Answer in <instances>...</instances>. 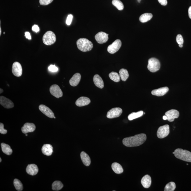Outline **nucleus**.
Here are the masks:
<instances>
[{"mask_svg": "<svg viewBox=\"0 0 191 191\" xmlns=\"http://www.w3.org/2000/svg\"><path fill=\"white\" fill-rule=\"evenodd\" d=\"M188 14L189 17L191 19V6L189 8Z\"/></svg>", "mask_w": 191, "mask_h": 191, "instance_id": "79ce46f5", "label": "nucleus"}, {"mask_svg": "<svg viewBox=\"0 0 191 191\" xmlns=\"http://www.w3.org/2000/svg\"><path fill=\"white\" fill-rule=\"evenodd\" d=\"M138 2H140V1L141 0H138Z\"/></svg>", "mask_w": 191, "mask_h": 191, "instance_id": "09e8293b", "label": "nucleus"}, {"mask_svg": "<svg viewBox=\"0 0 191 191\" xmlns=\"http://www.w3.org/2000/svg\"><path fill=\"white\" fill-rule=\"evenodd\" d=\"M176 41L179 45H183L184 43L183 38L181 34H178L176 37Z\"/></svg>", "mask_w": 191, "mask_h": 191, "instance_id": "72a5a7b5", "label": "nucleus"}, {"mask_svg": "<svg viewBox=\"0 0 191 191\" xmlns=\"http://www.w3.org/2000/svg\"><path fill=\"white\" fill-rule=\"evenodd\" d=\"M146 139V135L144 133H141L134 136L124 138L123 140V143L124 146L127 147H135L142 144Z\"/></svg>", "mask_w": 191, "mask_h": 191, "instance_id": "f257e3e1", "label": "nucleus"}, {"mask_svg": "<svg viewBox=\"0 0 191 191\" xmlns=\"http://www.w3.org/2000/svg\"><path fill=\"white\" fill-rule=\"evenodd\" d=\"M179 47H183V45H179Z\"/></svg>", "mask_w": 191, "mask_h": 191, "instance_id": "a18cd8bd", "label": "nucleus"}, {"mask_svg": "<svg viewBox=\"0 0 191 191\" xmlns=\"http://www.w3.org/2000/svg\"><path fill=\"white\" fill-rule=\"evenodd\" d=\"M169 89L167 87H162V88L154 90L151 91L153 95L157 96H162L165 95L168 92Z\"/></svg>", "mask_w": 191, "mask_h": 191, "instance_id": "f3484780", "label": "nucleus"}, {"mask_svg": "<svg viewBox=\"0 0 191 191\" xmlns=\"http://www.w3.org/2000/svg\"><path fill=\"white\" fill-rule=\"evenodd\" d=\"M80 157L83 163L86 166H88L91 164V159L88 155L84 151L80 154Z\"/></svg>", "mask_w": 191, "mask_h": 191, "instance_id": "5701e85b", "label": "nucleus"}, {"mask_svg": "<svg viewBox=\"0 0 191 191\" xmlns=\"http://www.w3.org/2000/svg\"><path fill=\"white\" fill-rule=\"evenodd\" d=\"M53 0H39V3L41 5L47 6L50 4Z\"/></svg>", "mask_w": 191, "mask_h": 191, "instance_id": "f704fd0d", "label": "nucleus"}, {"mask_svg": "<svg viewBox=\"0 0 191 191\" xmlns=\"http://www.w3.org/2000/svg\"><path fill=\"white\" fill-rule=\"evenodd\" d=\"M147 68L150 71L153 73L157 72L160 69V62L157 59L155 58L150 59L148 61Z\"/></svg>", "mask_w": 191, "mask_h": 191, "instance_id": "39448f33", "label": "nucleus"}, {"mask_svg": "<svg viewBox=\"0 0 191 191\" xmlns=\"http://www.w3.org/2000/svg\"><path fill=\"white\" fill-rule=\"evenodd\" d=\"M122 112V109L121 108L118 107L113 108L108 112L107 117L109 119L118 118L121 116Z\"/></svg>", "mask_w": 191, "mask_h": 191, "instance_id": "6e6552de", "label": "nucleus"}, {"mask_svg": "<svg viewBox=\"0 0 191 191\" xmlns=\"http://www.w3.org/2000/svg\"><path fill=\"white\" fill-rule=\"evenodd\" d=\"M50 91L51 94L57 98H59L63 96L62 91L57 85H52L50 88Z\"/></svg>", "mask_w": 191, "mask_h": 191, "instance_id": "1a4fd4ad", "label": "nucleus"}, {"mask_svg": "<svg viewBox=\"0 0 191 191\" xmlns=\"http://www.w3.org/2000/svg\"><path fill=\"white\" fill-rule=\"evenodd\" d=\"M26 136H28V135L27 134V133H26Z\"/></svg>", "mask_w": 191, "mask_h": 191, "instance_id": "8fccbe9b", "label": "nucleus"}, {"mask_svg": "<svg viewBox=\"0 0 191 191\" xmlns=\"http://www.w3.org/2000/svg\"><path fill=\"white\" fill-rule=\"evenodd\" d=\"M112 3L119 10H122L124 8L123 3L120 0H113Z\"/></svg>", "mask_w": 191, "mask_h": 191, "instance_id": "7c9ffc66", "label": "nucleus"}, {"mask_svg": "<svg viewBox=\"0 0 191 191\" xmlns=\"http://www.w3.org/2000/svg\"><path fill=\"white\" fill-rule=\"evenodd\" d=\"M167 117L168 121L169 122L174 121V119L179 117V112L175 109H171L168 111L165 114Z\"/></svg>", "mask_w": 191, "mask_h": 191, "instance_id": "f8f14e48", "label": "nucleus"}, {"mask_svg": "<svg viewBox=\"0 0 191 191\" xmlns=\"http://www.w3.org/2000/svg\"><path fill=\"white\" fill-rule=\"evenodd\" d=\"M7 132V130L4 128V124L2 123H0V133L1 134H6Z\"/></svg>", "mask_w": 191, "mask_h": 191, "instance_id": "e433bc0d", "label": "nucleus"}, {"mask_svg": "<svg viewBox=\"0 0 191 191\" xmlns=\"http://www.w3.org/2000/svg\"><path fill=\"white\" fill-rule=\"evenodd\" d=\"M43 41L44 44L46 45H52L56 42L55 34L52 31H47L43 36Z\"/></svg>", "mask_w": 191, "mask_h": 191, "instance_id": "20e7f679", "label": "nucleus"}, {"mask_svg": "<svg viewBox=\"0 0 191 191\" xmlns=\"http://www.w3.org/2000/svg\"><path fill=\"white\" fill-rule=\"evenodd\" d=\"M143 114L144 112L143 111H140L136 113H131L128 116V119L130 121H132L140 117L143 116Z\"/></svg>", "mask_w": 191, "mask_h": 191, "instance_id": "bb28decb", "label": "nucleus"}, {"mask_svg": "<svg viewBox=\"0 0 191 191\" xmlns=\"http://www.w3.org/2000/svg\"><path fill=\"white\" fill-rule=\"evenodd\" d=\"M1 149L3 152L7 155H10L13 153L12 149L11 148V147L8 144H6L4 143H1Z\"/></svg>", "mask_w": 191, "mask_h": 191, "instance_id": "393cba45", "label": "nucleus"}, {"mask_svg": "<svg viewBox=\"0 0 191 191\" xmlns=\"http://www.w3.org/2000/svg\"><path fill=\"white\" fill-rule=\"evenodd\" d=\"M49 70L52 72H57L58 71V68L54 65H51L48 68Z\"/></svg>", "mask_w": 191, "mask_h": 191, "instance_id": "c9c22d12", "label": "nucleus"}, {"mask_svg": "<svg viewBox=\"0 0 191 191\" xmlns=\"http://www.w3.org/2000/svg\"><path fill=\"white\" fill-rule=\"evenodd\" d=\"M54 118L55 119V118H56V117H55V116H54Z\"/></svg>", "mask_w": 191, "mask_h": 191, "instance_id": "3c124183", "label": "nucleus"}, {"mask_svg": "<svg viewBox=\"0 0 191 191\" xmlns=\"http://www.w3.org/2000/svg\"><path fill=\"white\" fill-rule=\"evenodd\" d=\"M26 172L28 174L34 176L38 174L39 171L37 165L34 164H29L26 169Z\"/></svg>", "mask_w": 191, "mask_h": 191, "instance_id": "dca6fc26", "label": "nucleus"}, {"mask_svg": "<svg viewBox=\"0 0 191 191\" xmlns=\"http://www.w3.org/2000/svg\"><path fill=\"white\" fill-rule=\"evenodd\" d=\"M119 75L122 80L126 81L129 77L128 71L125 69H121L119 71Z\"/></svg>", "mask_w": 191, "mask_h": 191, "instance_id": "cd10ccee", "label": "nucleus"}, {"mask_svg": "<svg viewBox=\"0 0 191 191\" xmlns=\"http://www.w3.org/2000/svg\"><path fill=\"white\" fill-rule=\"evenodd\" d=\"M77 45L79 50L83 52H89L93 47V43L85 38L79 39L77 41Z\"/></svg>", "mask_w": 191, "mask_h": 191, "instance_id": "f03ea898", "label": "nucleus"}, {"mask_svg": "<svg viewBox=\"0 0 191 191\" xmlns=\"http://www.w3.org/2000/svg\"><path fill=\"white\" fill-rule=\"evenodd\" d=\"M95 38L98 43L102 44L107 42L108 39V34L101 32L97 34L95 36Z\"/></svg>", "mask_w": 191, "mask_h": 191, "instance_id": "9b49d317", "label": "nucleus"}, {"mask_svg": "<svg viewBox=\"0 0 191 191\" xmlns=\"http://www.w3.org/2000/svg\"><path fill=\"white\" fill-rule=\"evenodd\" d=\"M1 160H1V158H0V162H1Z\"/></svg>", "mask_w": 191, "mask_h": 191, "instance_id": "de8ad7c7", "label": "nucleus"}, {"mask_svg": "<svg viewBox=\"0 0 191 191\" xmlns=\"http://www.w3.org/2000/svg\"><path fill=\"white\" fill-rule=\"evenodd\" d=\"M169 132V126L168 125L160 127L157 131V137L160 139L165 138L168 135Z\"/></svg>", "mask_w": 191, "mask_h": 191, "instance_id": "423d86ee", "label": "nucleus"}, {"mask_svg": "<svg viewBox=\"0 0 191 191\" xmlns=\"http://www.w3.org/2000/svg\"><path fill=\"white\" fill-rule=\"evenodd\" d=\"M94 83L96 86L100 89H102L104 86V82L101 77L99 75H96L93 78Z\"/></svg>", "mask_w": 191, "mask_h": 191, "instance_id": "4be33fe9", "label": "nucleus"}, {"mask_svg": "<svg viewBox=\"0 0 191 191\" xmlns=\"http://www.w3.org/2000/svg\"><path fill=\"white\" fill-rule=\"evenodd\" d=\"M73 16L72 15H68V17H67L66 21V23L67 25H70L72 22V19H73Z\"/></svg>", "mask_w": 191, "mask_h": 191, "instance_id": "4c0bfd02", "label": "nucleus"}, {"mask_svg": "<svg viewBox=\"0 0 191 191\" xmlns=\"http://www.w3.org/2000/svg\"><path fill=\"white\" fill-rule=\"evenodd\" d=\"M153 16V15L151 13H145L140 16L139 21L142 23L146 22L150 20Z\"/></svg>", "mask_w": 191, "mask_h": 191, "instance_id": "a878e982", "label": "nucleus"}, {"mask_svg": "<svg viewBox=\"0 0 191 191\" xmlns=\"http://www.w3.org/2000/svg\"><path fill=\"white\" fill-rule=\"evenodd\" d=\"M12 71L13 75L16 77L21 76L22 73V69L20 63L19 62H15L13 65Z\"/></svg>", "mask_w": 191, "mask_h": 191, "instance_id": "9d476101", "label": "nucleus"}, {"mask_svg": "<svg viewBox=\"0 0 191 191\" xmlns=\"http://www.w3.org/2000/svg\"><path fill=\"white\" fill-rule=\"evenodd\" d=\"M176 188V185L175 183L170 182L166 184L165 188V191H174Z\"/></svg>", "mask_w": 191, "mask_h": 191, "instance_id": "2f4dec72", "label": "nucleus"}, {"mask_svg": "<svg viewBox=\"0 0 191 191\" xmlns=\"http://www.w3.org/2000/svg\"><path fill=\"white\" fill-rule=\"evenodd\" d=\"M42 151L43 153L45 155L50 156L53 152V147L50 144H44L42 148Z\"/></svg>", "mask_w": 191, "mask_h": 191, "instance_id": "aec40b11", "label": "nucleus"}, {"mask_svg": "<svg viewBox=\"0 0 191 191\" xmlns=\"http://www.w3.org/2000/svg\"><path fill=\"white\" fill-rule=\"evenodd\" d=\"M173 154L177 159L186 162H191V152L190 151L178 148L176 149Z\"/></svg>", "mask_w": 191, "mask_h": 191, "instance_id": "7ed1b4c3", "label": "nucleus"}, {"mask_svg": "<svg viewBox=\"0 0 191 191\" xmlns=\"http://www.w3.org/2000/svg\"><path fill=\"white\" fill-rule=\"evenodd\" d=\"M32 30L34 32L36 33L39 32V28L38 26L36 25V24H34V25L32 26Z\"/></svg>", "mask_w": 191, "mask_h": 191, "instance_id": "58836bf2", "label": "nucleus"}, {"mask_svg": "<svg viewBox=\"0 0 191 191\" xmlns=\"http://www.w3.org/2000/svg\"><path fill=\"white\" fill-rule=\"evenodd\" d=\"M39 109L42 112L48 117L53 118L54 114L53 112L47 106L43 105H41L39 107Z\"/></svg>", "mask_w": 191, "mask_h": 191, "instance_id": "4468645a", "label": "nucleus"}, {"mask_svg": "<svg viewBox=\"0 0 191 191\" xmlns=\"http://www.w3.org/2000/svg\"><path fill=\"white\" fill-rule=\"evenodd\" d=\"M36 128L35 125L32 123H26L21 128L23 133L26 134L28 133L33 132Z\"/></svg>", "mask_w": 191, "mask_h": 191, "instance_id": "2eb2a0df", "label": "nucleus"}, {"mask_svg": "<svg viewBox=\"0 0 191 191\" xmlns=\"http://www.w3.org/2000/svg\"><path fill=\"white\" fill-rule=\"evenodd\" d=\"M112 168L114 172L116 174H121L123 172V169L122 166L118 163L114 162L112 164Z\"/></svg>", "mask_w": 191, "mask_h": 191, "instance_id": "b1692460", "label": "nucleus"}, {"mask_svg": "<svg viewBox=\"0 0 191 191\" xmlns=\"http://www.w3.org/2000/svg\"><path fill=\"white\" fill-rule=\"evenodd\" d=\"M0 104L1 106L6 108H11L14 107V104L13 102L9 99L4 96L0 97Z\"/></svg>", "mask_w": 191, "mask_h": 191, "instance_id": "ddd939ff", "label": "nucleus"}, {"mask_svg": "<svg viewBox=\"0 0 191 191\" xmlns=\"http://www.w3.org/2000/svg\"><path fill=\"white\" fill-rule=\"evenodd\" d=\"M1 27H0V35H1Z\"/></svg>", "mask_w": 191, "mask_h": 191, "instance_id": "49530a36", "label": "nucleus"}, {"mask_svg": "<svg viewBox=\"0 0 191 191\" xmlns=\"http://www.w3.org/2000/svg\"><path fill=\"white\" fill-rule=\"evenodd\" d=\"M122 45L121 42L119 39H117L111 45L108 46L107 51L109 53L114 54L116 53L119 50Z\"/></svg>", "mask_w": 191, "mask_h": 191, "instance_id": "0eeeda50", "label": "nucleus"}, {"mask_svg": "<svg viewBox=\"0 0 191 191\" xmlns=\"http://www.w3.org/2000/svg\"><path fill=\"white\" fill-rule=\"evenodd\" d=\"M163 119L164 120H167V116H163Z\"/></svg>", "mask_w": 191, "mask_h": 191, "instance_id": "37998d69", "label": "nucleus"}, {"mask_svg": "<svg viewBox=\"0 0 191 191\" xmlns=\"http://www.w3.org/2000/svg\"><path fill=\"white\" fill-rule=\"evenodd\" d=\"M90 102V100L89 98L85 97H81L77 100L75 102V104L77 106L83 107L88 105Z\"/></svg>", "mask_w": 191, "mask_h": 191, "instance_id": "a211bd4d", "label": "nucleus"}, {"mask_svg": "<svg viewBox=\"0 0 191 191\" xmlns=\"http://www.w3.org/2000/svg\"><path fill=\"white\" fill-rule=\"evenodd\" d=\"M141 183L144 188H149L150 187L151 183V176L149 175H146L144 176L141 179Z\"/></svg>", "mask_w": 191, "mask_h": 191, "instance_id": "412c9836", "label": "nucleus"}, {"mask_svg": "<svg viewBox=\"0 0 191 191\" xmlns=\"http://www.w3.org/2000/svg\"><path fill=\"white\" fill-rule=\"evenodd\" d=\"M161 5L165 6L167 4V0H158Z\"/></svg>", "mask_w": 191, "mask_h": 191, "instance_id": "ea45409f", "label": "nucleus"}, {"mask_svg": "<svg viewBox=\"0 0 191 191\" xmlns=\"http://www.w3.org/2000/svg\"><path fill=\"white\" fill-rule=\"evenodd\" d=\"M109 78L115 82H118L121 80V77L119 74L116 72H111L109 75Z\"/></svg>", "mask_w": 191, "mask_h": 191, "instance_id": "c756f323", "label": "nucleus"}, {"mask_svg": "<svg viewBox=\"0 0 191 191\" xmlns=\"http://www.w3.org/2000/svg\"><path fill=\"white\" fill-rule=\"evenodd\" d=\"M52 190L59 191L61 190L63 187V184L60 181H55L52 184Z\"/></svg>", "mask_w": 191, "mask_h": 191, "instance_id": "c85d7f7f", "label": "nucleus"}, {"mask_svg": "<svg viewBox=\"0 0 191 191\" xmlns=\"http://www.w3.org/2000/svg\"><path fill=\"white\" fill-rule=\"evenodd\" d=\"M14 184L15 188L17 191H22L23 186L21 181L17 179H15L14 181Z\"/></svg>", "mask_w": 191, "mask_h": 191, "instance_id": "473e14b6", "label": "nucleus"}, {"mask_svg": "<svg viewBox=\"0 0 191 191\" xmlns=\"http://www.w3.org/2000/svg\"><path fill=\"white\" fill-rule=\"evenodd\" d=\"M25 36L26 38L29 39V40H31V36L30 33L29 32H25Z\"/></svg>", "mask_w": 191, "mask_h": 191, "instance_id": "a19ab883", "label": "nucleus"}, {"mask_svg": "<svg viewBox=\"0 0 191 191\" xmlns=\"http://www.w3.org/2000/svg\"><path fill=\"white\" fill-rule=\"evenodd\" d=\"M3 91H3V89L1 88L0 89V93H2Z\"/></svg>", "mask_w": 191, "mask_h": 191, "instance_id": "c03bdc74", "label": "nucleus"}, {"mask_svg": "<svg viewBox=\"0 0 191 191\" xmlns=\"http://www.w3.org/2000/svg\"><path fill=\"white\" fill-rule=\"evenodd\" d=\"M81 79V75L79 73L75 74L70 79V84L72 86H77L78 84Z\"/></svg>", "mask_w": 191, "mask_h": 191, "instance_id": "6ab92c4d", "label": "nucleus"}]
</instances>
